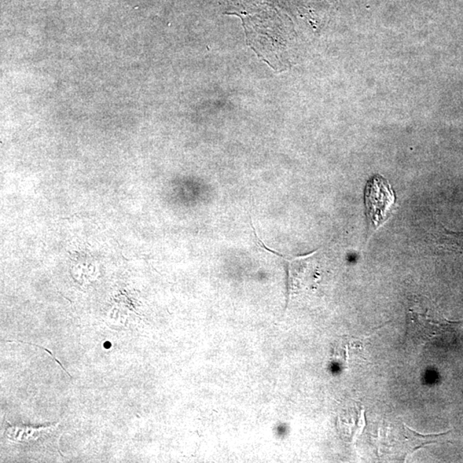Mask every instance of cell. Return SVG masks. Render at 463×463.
Listing matches in <instances>:
<instances>
[{
    "label": "cell",
    "mask_w": 463,
    "mask_h": 463,
    "mask_svg": "<svg viewBox=\"0 0 463 463\" xmlns=\"http://www.w3.org/2000/svg\"><path fill=\"white\" fill-rule=\"evenodd\" d=\"M407 336L416 346H425L436 343L441 336L450 332L451 327L457 322L435 320L428 312H420L409 310L407 317Z\"/></svg>",
    "instance_id": "2"
},
{
    "label": "cell",
    "mask_w": 463,
    "mask_h": 463,
    "mask_svg": "<svg viewBox=\"0 0 463 463\" xmlns=\"http://www.w3.org/2000/svg\"><path fill=\"white\" fill-rule=\"evenodd\" d=\"M364 200L369 231L374 233L384 225L391 215L396 203L395 192L388 179L376 174L366 183Z\"/></svg>",
    "instance_id": "1"
}]
</instances>
